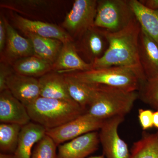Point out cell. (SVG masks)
<instances>
[{"mask_svg":"<svg viewBox=\"0 0 158 158\" xmlns=\"http://www.w3.org/2000/svg\"><path fill=\"white\" fill-rule=\"evenodd\" d=\"M74 42L77 52L82 59L93 64L104 56L109 47V42L103 31L95 27L84 33Z\"/></svg>","mask_w":158,"mask_h":158,"instance_id":"9c48e42d","label":"cell"},{"mask_svg":"<svg viewBox=\"0 0 158 158\" xmlns=\"http://www.w3.org/2000/svg\"><path fill=\"white\" fill-rule=\"evenodd\" d=\"M40 96L45 98L73 101L69 94L63 74L52 71L40 77Z\"/></svg>","mask_w":158,"mask_h":158,"instance_id":"ac0fdd59","label":"cell"},{"mask_svg":"<svg viewBox=\"0 0 158 158\" xmlns=\"http://www.w3.org/2000/svg\"><path fill=\"white\" fill-rule=\"evenodd\" d=\"M154 112L150 110L139 109L138 119L141 128L144 131L154 127Z\"/></svg>","mask_w":158,"mask_h":158,"instance_id":"4316f807","label":"cell"},{"mask_svg":"<svg viewBox=\"0 0 158 158\" xmlns=\"http://www.w3.org/2000/svg\"><path fill=\"white\" fill-rule=\"evenodd\" d=\"M57 147L53 140L46 135L35 145L31 158H57Z\"/></svg>","mask_w":158,"mask_h":158,"instance_id":"484cf974","label":"cell"},{"mask_svg":"<svg viewBox=\"0 0 158 158\" xmlns=\"http://www.w3.org/2000/svg\"><path fill=\"white\" fill-rule=\"evenodd\" d=\"M7 38V29L6 19L1 17L0 19V52L3 53L6 46Z\"/></svg>","mask_w":158,"mask_h":158,"instance_id":"f1b7e54d","label":"cell"},{"mask_svg":"<svg viewBox=\"0 0 158 158\" xmlns=\"http://www.w3.org/2000/svg\"><path fill=\"white\" fill-rule=\"evenodd\" d=\"M66 74L91 85L108 86L127 91H138L140 88L138 77L131 70L124 67L112 66Z\"/></svg>","mask_w":158,"mask_h":158,"instance_id":"277c9868","label":"cell"},{"mask_svg":"<svg viewBox=\"0 0 158 158\" xmlns=\"http://www.w3.org/2000/svg\"><path fill=\"white\" fill-rule=\"evenodd\" d=\"M105 120L85 113L60 126L47 130L46 135L58 146L87 133L100 130Z\"/></svg>","mask_w":158,"mask_h":158,"instance_id":"52a82bcc","label":"cell"},{"mask_svg":"<svg viewBox=\"0 0 158 158\" xmlns=\"http://www.w3.org/2000/svg\"><path fill=\"white\" fill-rule=\"evenodd\" d=\"M32 43L34 55L53 65L63 46L60 40L40 37L30 33H24Z\"/></svg>","mask_w":158,"mask_h":158,"instance_id":"ffe728a7","label":"cell"},{"mask_svg":"<svg viewBox=\"0 0 158 158\" xmlns=\"http://www.w3.org/2000/svg\"><path fill=\"white\" fill-rule=\"evenodd\" d=\"M69 96L85 113L92 102L98 85L80 81L68 74H63Z\"/></svg>","mask_w":158,"mask_h":158,"instance_id":"d6986e66","label":"cell"},{"mask_svg":"<svg viewBox=\"0 0 158 158\" xmlns=\"http://www.w3.org/2000/svg\"><path fill=\"white\" fill-rule=\"evenodd\" d=\"M6 23L7 38L2 61L12 64L18 59L34 56L30 39L19 35L6 19Z\"/></svg>","mask_w":158,"mask_h":158,"instance_id":"5bb4252c","label":"cell"},{"mask_svg":"<svg viewBox=\"0 0 158 158\" xmlns=\"http://www.w3.org/2000/svg\"><path fill=\"white\" fill-rule=\"evenodd\" d=\"M138 53L147 80L158 77V44L141 28L138 40Z\"/></svg>","mask_w":158,"mask_h":158,"instance_id":"2e32d148","label":"cell"},{"mask_svg":"<svg viewBox=\"0 0 158 158\" xmlns=\"http://www.w3.org/2000/svg\"><path fill=\"white\" fill-rule=\"evenodd\" d=\"M15 72L13 68L9 66V63L1 61L0 64V92L7 90V80Z\"/></svg>","mask_w":158,"mask_h":158,"instance_id":"83f0119b","label":"cell"},{"mask_svg":"<svg viewBox=\"0 0 158 158\" xmlns=\"http://www.w3.org/2000/svg\"><path fill=\"white\" fill-rule=\"evenodd\" d=\"M139 98L138 91H127L99 85L92 102L86 113L99 119L125 116L131 110Z\"/></svg>","mask_w":158,"mask_h":158,"instance_id":"3957f363","label":"cell"},{"mask_svg":"<svg viewBox=\"0 0 158 158\" xmlns=\"http://www.w3.org/2000/svg\"><path fill=\"white\" fill-rule=\"evenodd\" d=\"M129 158H158V131L144 132L141 138L133 144Z\"/></svg>","mask_w":158,"mask_h":158,"instance_id":"603a6c76","label":"cell"},{"mask_svg":"<svg viewBox=\"0 0 158 158\" xmlns=\"http://www.w3.org/2000/svg\"><path fill=\"white\" fill-rule=\"evenodd\" d=\"M27 108L9 90L0 93V121L23 126L31 122Z\"/></svg>","mask_w":158,"mask_h":158,"instance_id":"4fadbf2b","label":"cell"},{"mask_svg":"<svg viewBox=\"0 0 158 158\" xmlns=\"http://www.w3.org/2000/svg\"><path fill=\"white\" fill-rule=\"evenodd\" d=\"M8 90L27 107L40 97L39 80L14 73L7 82Z\"/></svg>","mask_w":158,"mask_h":158,"instance_id":"7c38bea8","label":"cell"},{"mask_svg":"<svg viewBox=\"0 0 158 158\" xmlns=\"http://www.w3.org/2000/svg\"><path fill=\"white\" fill-rule=\"evenodd\" d=\"M93 69L92 64L85 62L80 56L74 42L63 44L59 56L52 65V71L62 74Z\"/></svg>","mask_w":158,"mask_h":158,"instance_id":"9a60e30c","label":"cell"},{"mask_svg":"<svg viewBox=\"0 0 158 158\" xmlns=\"http://www.w3.org/2000/svg\"><path fill=\"white\" fill-rule=\"evenodd\" d=\"M135 18L129 0H99L94 27L114 33L124 29Z\"/></svg>","mask_w":158,"mask_h":158,"instance_id":"5b68a950","label":"cell"},{"mask_svg":"<svg viewBox=\"0 0 158 158\" xmlns=\"http://www.w3.org/2000/svg\"><path fill=\"white\" fill-rule=\"evenodd\" d=\"M125 116H117L105 120L99 134L106 158H129L130 152L127 144L118 133V127L124 120Z\"/></svg>","mask_w":158,"mask_h":158,"instance_id":"ba28073f","label":"cell"},{"mask_svg":"<svg viewBox=\"0 0 158 158\" xmlns=\"http://www.w3.org/2000/svg\"><path fill=\"white\" fill-rule=\"evenodd\" d=\"M27 108L31 120L47 130L60 126L85 113L74 101L40 96Z\"/></svg>","mask_w":158,"mask_h":158,"instance_id":"7a4b0ae2","label":"cell"},{"mask_svg":"<svg viewBox=\"0 0 158 158\" xmlns=\"http://www.w3.org/2000/svg\"><path fill=\"white\" fill-rule=\"evenodd\" d=\"M89 158H106L103 155L94 156L90 157Z\"/></svg>","mask_w":158,"mask_h":158,"instance_id":"d6a6232c","label":"cell"},{"mask_svg":"<svg viewBox=\"0 0 158 158\" xmlns=\"http://www.w3.org/2000/svg\"><path fill=\"white\" fill-rule=\"evenodd\" d=\"M153 125L154 127L158 129V110L154 112Z\"/></svg>","mask_w":158,"mask_h":158,"instance_id":"4dcf8cb0","label":"cell"},{"mask_svg":"<svg viewBox=\"0 0 158 158\" xmlns=\"http://www.w3.org/2000/svg\"><path fill=\"white\" fill-rule=\"evenodd\" d=\"M0 158H15L14 154H9L6 153H1Z\"/></svg>","mask_w":158,"mask_h":158,"instance_id":"1f68e13d","label":"cell"},{"mask_svg":"<svg viewBox=\"0 0 158 158\" xmlns=\"http://www.w3.org/2000/svg\"><path fill=\"white\" fill-rule=\"evenodd\" d=\"M47 129L34 122L29 123L22 127L16 149L15 158H31L34 145L46 135Z\"/></svg>","mask_w":158,"mask_h":158,"instance_id":"e0dca14e","label":"cell"},{"mask_svg":"<svg viewBox=\"0 0 158 158\" xmlns=\"http://www.w3.org/2000/svg\"><path fill=\"white\" fill-rule=\"evenodd\" d=\"M138 92L139 98L142 102L158 110V76L141 84Z\"/></svg>","mask_w":158,"mask_h":158,"instance_id":"d4e9b609","label":"cell"},{"mask_svg":"<svg viewBox=\"0 0 158 158\" xmlns=\"http://www.w3.org/2000/svg\"><path fill=\"white\" fill-rule=\"evenodd\" d=\"M102 31L109 42V47L104 56L92 64L93 69L112 66L124 67L136 75L140 85L146 81L147 79L140 63L138 53L141 27L136 18L118 32Z\"/></svg>","mask_w":158,"mask_h":158,"instance_id":"6da1fadb","label":"cell"},{"mask_svg":"<svg viewBox=\"0 0 158 158\" xmlns=\"http://www.w3.org/2000/svg\"><path fill=\"white\" fill-rule=\"evenodd\" d=\"M144 6L152 10H158V0H140Z\"/></svg>","mask_w":158,"mask_h":158,"instance_id":"f546056e","label":"cell"},{"mask_svg":"<svg viewBox=\"0 0 158 158\" xmlns=\"http://www.w3.org/2000/svg\"><path fill=\"white\" fill-rule=\"evenodd\" d=\"M14 16L15 24L23 33H32L40 37L58 40L63 44L74 42L66 31L59 26L39 21L31 20L17 14Z\"/></svg>","mask_w":158,"mask_h":158,"instance_id":"30bf717a","label":"cell"},{"mask_svg":"<svg viewBox=\"0 0 158 158\" xmlns=\"http://www.w3.org/2000/svg\"><path fill=\"white\" fill-rule=\"evenodd\" d=\"M141 28L158 44V10L148 9L138 0H129Z\"/></svg>","mask_w":158,"mask_h":158,"instance_id":"44dd1931","label":"cell"},{"mask_svg":"<svg viewBox=\"0 0 158 158\" xmlns=\"http://www.w3.org/2000/svg\"><path fill=\"white\" fill-rule=\"evenodd\" d=\"M98 132L87 133L58 146L57 158H86L98 148Z\"/></svg>","mask_w":158,"mask_h":158,"instance_id":"8fae6325","label":"cell"},{"mask_svg":"<svg viewBox=\"0 0 158 158\" xmlns=\"http://www.w3.org/2000/svg\"><path fill=\"white\" fill-rule=\"evenodd\" d=\"M23 126L12 123L0 124V149L3 153H14Z\"/></svg>","mask_w":158,"mask_h":158,"instance_id":"cb8c5ba5","label":"cell"},{"mask_svg":"<svg viewBox=\"0 0 158 158\" xmlns=\"http://www.w3.org/2000/svg\"><path fill=\"white\" fill-rule=\"evenodd\" d=\"M11 65L15 73L34 78L52 71V65L35 55L18 59Z\"/></svg>","mask_w":158,"mask_h":158,"instance_id":"7402d4cb","label":"cell"},{"mask_svg":"<svg viewBox=\"0 0 158 158\" xmlns=\"http://www.w3.org/2000/svg\"><path fill=\"white\" fill-rule=\"evenodd\" d=\"M97 7V0L75 1L62 23L63 27L74 40L94 27Z\"/></svg>","mask_w":158,"mask_h":158,"instance_id":"8992f818","label":"cell"}]
</instances>
